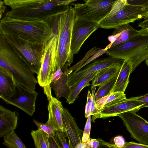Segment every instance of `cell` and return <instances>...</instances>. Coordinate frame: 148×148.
<instances>
[{"instance_id":"cell-1","label":"cell","mask_w":148,"mask_h":148,"mask_svg":"<svg viewBox=\"0 0 148 148\" xmlns=\"http://www.w3.org/2000/svg\"><path fill=\"white\" fill-rule=\"evenodd\" d=\"M0 68L12 75L16 84L35 90L38 81L35 73L23 55L0 34Z\"/></svg>"},{"instance_id":"cell-2","label":"cell","mask_w":148,"mask_h":148,"mask_svg":"<svg viewBox=\"0 0 148 148\" xmlns=\"http://www.w3.org/2000/svg\"><path fill=\"white\" fill-rule=\"evenodd\" d=\"M0 33L42 45L50 36L51 29L46 21L22 19L5 16L0 21Z\"/></svg>"},{"instance_id":"cell-3","label":"cell","mask_w":148,"mask_h":148,"mask_svg":"<svg viewBox=\"0 0 148 148\" xmlns=\"http://www.w3.org/2000/svg\"><path fill=\"white\" fill-rule=\"evenodd\" d=\"M77 16L75 9L68 5L60 14L58 31L57 54V69L64 73L73 62V55L71 49L72 30Z\"/></svg>"},{"instance_id":"cell-4","label":"cell","mask_w":148,"mask_h":148,"mask_svg":"<svg viewBox=\"0 0 148 148\" xmlns=\"http://www.w3.org/2000/svg\"><path fill=\"white\" fill-rule=\"evenodd\" d=\"M78 0H49L11 10L5 16L25 20L43 21L49 24L71 3Z\"/></svg>"},{"instance_id":"cell-5","label":"cell","mask_w":148,"mask_h":148,"mask_svg":"<svg viewBox=\"0 0 148 148\" xmlns=\"http://www.w3.org/2000/svg\"><path fill=\"white\" fill-rule=\"evenodd\" d=\"M148 15V5L125 3L117 0L109 14L99 23L100 27L116 29L144 18Z\"/></svg>"},{"instance_id":"cell-6","label":"cell","mask_w":148,"mask_h":148,"mask_svg":"<svg viewBox=\"0 0 148 148\" xmlns=\"http://www.w3.org/2000/svg\"><path fill=\"white\" fill-rule=\"evenodd\" d=\"M106 54L115 58L129 59L133 64V72L148 57V34L136 35L108 49Z\"/></svg>"},{"instance_id":"cell-7","label":"cell","mask_w":148,"mask_h":148,"mask_svg":"<svg viewBox=\"0 0 148 148\" xmlns=\"http://www.w3.org/2000/svg\"><path fill=\"white\" fill-rule=\"evenodd\" d=\"M59 21L58 18H56L52 23L51 36L45 44L41 66L37 75L38 82L43 87L50 85L52 75L57 69L58 34Z\"/></svg>"},{"instance_id":"cell-8","label":"cell","mask_w":148,"mask_h":148,"mask_svg":"<svg viewBox=\"0 0 148 148\" xmlns=\"http://www.w3.org/2000/svg\"><path fill=\"white\" fill-rule=\"evenodd\" d=\"M0 34L9 44L23 55L34 72L38 75L41 66L45 43L42 45L34 43L17 36Z\"/></svg>"},{"instance_id":"cell-9","label":"cell","mask_w":148,"mask_h":148,"mask_svg":"<svg viewBox=\"0 0 148 148\" xmlns=\"http://www.w3.org/2000/svg\"><path fill=\"white\" fill-rule=\"evenodd\" d=\"M117 0H103L96 3L73 4L78 17L99 23L109 14Z\"/></svg>"},{"instance_id":"cell-10","label":"cell","mask_w":148,"mask_h":148,"mask_svg":"<svg viewBox=\"0 0 148 148\" xmlns=\"http://www.w3.org/2000/svg\"><path fill=\"white\" fill-rule=\"evenodd\" d=\"M136 112L128 111L119 114L131 137L140 143L148 144V122Z\"/></svg>"},{"instance_id":"cell-11","label":"cell","mask_w":148,"mask_h":148,"mask_svg":"<svg viewBox=\"0 0 148 148\" xmlns=\"http://www.w3.org/2000/svg\"><path fill=\"white\" fill-rule=\"evenodd\" d=\"M38 93L16 84L15 89L9 97L2 99L6 104L14 106L30 116L35 112V102Z\"/></svg>"},{"instance_id":"cell-12","label":"cell","mask_w":148,"mask_h":148,"mask_svg":"<svg viewBox=\"0 0 148 148\" xmlns=\"http://www.w3.org/2000/svg\"><path fill=\"white\" fill-rule=\"evenodd\" d=\"M99 27L98 23L77 16L72 30L71 49L72 53L77 54L86 40Z\"/></svg>"},{"instance_id":"cell-13","label":"cell","mask_w":148,"mask_h":148,"mask_svg":"<svg viewBox=\"0 0 148 148\" xmlns=\"http://www.w3.org/2000/svg\"><path fill=\"white\" fill-rule=\"evenodd\" d=\"M142 105L138 101L131 97L123 99L116 102L107 106L95 111L92 115V121L98 118H106L117 116L126 112H136L141 109Z\"/></svg>"},{"instance_id":"cell-14","label":"cell","mask_w":148,"mask_h":148,"mask_svg":"<svg viewBox=\"0 0 148 148\" xmlns=\"http://www.w3.org/2000/svg\"><path fill=\"white\" fill-rule=\"evenodd\" d=\"M124 60L113 58L111 56L95 60L75 73L68 75V83L71 86L79 80L90 73L97 72L109 66L122 64Z\"/></svg>"},{"instance_id":"cell-15","label":"cell","mask_w":148,"mask_h":148,"mask_svg":"<svg viewBox=\"0 0 148 148\" xmlns=\"http://www.w3.org/2000/svg\"><path fill=\"white\" fill-rule=\"evenodd\" d=\"M48 99L49 116L47 121L52 126L56 131L60 130L66 132L62 117L64 108L61 102L57 98L52 96Z\"/></svg>"},{"instance_id":"cell-16","label":"cell","mask_w":148,"mask_h":148,"mask_svg":"<svg viewBox=\"0 0 148 148\" xmlns=\"http://www.w3.org/2000/svg\"><path fill=\"white\" fill-rule=\"evenodd\" d=\"M62 117L66 130L70 148H75L82 142L83 131L78 127L74 118L67 109L64 108Z\"/></svg>"},{"instance_id":"cell-17","label":"cell","mask_w":148,"mask_h":148,"mask_svg":"<svg viewBox=\"0 0 148 148\" xmlns=\"http://www.w3.org/2000/svg\"><path fill=\"white\" fill-rule=\"evenodd\" d=\"M18 117L15 112L0 106V137H2L13 130L17 125Z\"/></svg>"},{"instance_id":"cell-18","label":"cell","mask_w":148,"mask_h":148,"mask_svg":"<svg viewBox=\"0 0 148 148\" xmlns=\"http://www.w3.org/2000/svg\"><path fill=\"white\" fill-rule=\"evenodd\" d=\"M132 72V63L128 59H124L110 93L116 92L124 93L129 82L130 75Z\"/></svg>"},{"instance_id":"cell-19","label":"cell","mask_w":148,"mask_h":148,"mask_svg":"<svg viewBox=\"0 0 148 148\" xmlns=\"http://www.w3.org/2000/svg\"><path fill=\"white\" fill-rule=\"evenodd\" d=\"M122 64L111 66L97 72L95 77L92 80V94L94 96L96 86L117 75Z\"/></svg>"},{"instance_id":"cell-20","label":"cell","mask_w":148,"mask_h":148,"mask_svg":"<svg viewBox=\"0 0 148 148\" xmlns=\"http://www.w3.org/2000/svg\"><path fill=\"white\" fill-rule=\"evenodd\" d=\"M16 84L13 76L0 68V97L2 99L9 97L14 91Z\"/></svg>"},{"instance_id":"cell-21","label":"cell","mask_w":148,"mask_h":148,"mask_svg":"<svg viewBox=\"0 0 148 148\" xmlns=\"http://www.w3.org/2000/svg\"><path fill=\"white\" fill-rule=\"evenodd\" d=\"M120 33L119 36L113 43H110L104 49L107 50L116 45L125 42L134 36L139 34L138 30L133 28L129 24L123 25L115 29L113 33L115 34Z\"/></svg>"},{"instance_id":"cell-22","label":"cell","mask_w":148,"mask_h":148,"mask_svg":"<svg viewBox=\"0 0 148 148\" xmlns=\"http://www.w3.org/2000/svg\"><path fill=\"white\" fill-rule=\"evenodd\" d=\"M97 72L86 75L70 87V93L66 100L68 104L73 103L77 98L82 90L85 87L90 86L89 82L95 77Z\"/></svg>"},{"instance_id":"cell-23","label":"cell","mask_w":148,"mask_h":148,"mask_svg":"<svg viewBox=\"0 0 148 148\" xmlns=\"http://www.w3.org/2000/svg\"><path fill=\"white\" fill-rule=\"evenodd\" d=\"M68 75L64 72L58 79L51 82L50 84L51 88L54 90L57 98L59 100L62 97L67 100L69 96L70 88L68 83Z\"/></svg>"},{"instance_id":"cell-24","label":"cell","mask_w":148,"mask_h":148,"mask_svg":"<svg viewBox=\"0 0 148 148\" xmlns=\"http://www.w3.org/2000/svg\"><path fill=\"white\" fill-rule=\"evenodd\" d=\"M125 98V94L123 92H116L110 93L95 102L97 109L96 111Z\"/></svg>"},{"instance_id":"cell-25","label":"cell","mask_w":148,"mask_h":148,"mask_svg":"<svg viewBox=\"0 0 148 148\" xmlns=\"http://www.w3.org/2000/svg\"><path fill=\"white\" fill-rule=\"evenodd\" d=\"M118 75L98 86V88L93 96L95 102L110 93V91L115 83Z\"/></svg>"},{"instance_id":"cell-26","label":"cell","mask_w":148,"mask_h":148,"mask_svg":"<svg viewBox=\"0 0 148 148\" xmlns=\"http://www.w3.org/2000/svg\"><path fill=\"white\" fill-rule=\"evenodd\" d=\"M35 147L37 148H49L48 135L41 130H32L31 132Z\"/></svg>"},{"instance_id":"cell-27","label":"cell","mask_w":148,"mask_h":148,"mask_svg":"<svg viewBox=\"0 0 148 148\" xmlns=\"http://www.w3.org/2000/svg\"><path fill=\"white\" fill-rule=\"evenodd\" d=\"M3 144L9 148H26L21 140L13 130L4 137Z\"/></svg>"},{"instance_id":"cell-28","label":"cell","mask_w":148,"mask_h":148,"mask_svg":"<svg viewBox=\"0 0 148 148\" xmlns=\"http://www.w3.org/2000/svg\"><path fill=\"white\" fill-rule=\"evenodd\" d=\"M49 0H4V3L14 9Z\"/></svg>"},{"instance_id":"cell-29","label":"cell","mask_w":148,"mask_h":148,"mask_svg":"<svg viewBox=\"0 0 148 148\" xmlns=\"http://www.w3.org/2000/svg\"><path fill=\"white\" fill-rule=\"evenodd\" d=\"M97 110L93 96L90 90H88L86 103L85 106V116L87 118L92 115Z\"/></svg>"},{"instance_id":"cell-30","label":"cell","mask_w":148,"mask_h":148,"mask_svg":"<svg viewBox=\"0 0 148 148\" xmlns=\"http://www.w3.org/2000/svg\"><path fill=\"white\" fill-rule=\"evenodd\" d=\"M33 122L37 126L38 129L42 130L51 137H53L55 135L56 131L47 121L45 123H43L34 119Z\"/></svg>"},{"instance_id":"cell-31","label":"cell","mask_w":148,"mask_h":148,"mask_svg":"<svg viewBox=\"0 0 148 148\" xmlns=\"http://www.w3.org/2000/svg\"><path fill=\"white\" fill-rule=\"evenodd\" d=\"M55 135L61 148H70L66 132L56 130Z\"/></svg>"},{"instance_id":"cell-32","label":"cell","mask_w":148,"mask_h":148,"mask_svg":"<svg viewBox=\"0 0 148 148\" xmlns=\"http://www.w3.org/2000/svg\"><path fill=\"white\" fill-rule=\"evenodd\" d=\"M91 115L88 117L85 126L83 136L82 142L87 143L90 138V135L91 129Z\"/></svg>"},{"instance_id":"cell-33","label":"cell","mask_w":148,"mask_h":148,"mask_svg":"<svg viewBox=\"0 0 148 148\" xmlns=\"http://www.w3.org/2000/svg\"><path fill=\"white\" fill-rule=\"evenodd\" d=\"M143 19V21L139 23L138 24V26L141 27V29L138 30L139 34H148V15Z\"/></svg>"},{"instance_id":"cell-34","label":"cell","mask_w":148,"mask_h":148,"mask_svg":"<svg viewBox=\"0 0 148 148\" xmlns=\"http://www.w3.org/2000/svg\"><path fill=\"white\" fill-rule=\"evenodd\" d=\"M148 148V145L134 142H125L122 148Z\"/></svg>"},{"instance_id":"cell-35","label":"cell","mask_w":148,"mask_h":148,"mask_svg":"<svg viewBox=\"0 0 148 148\" xmlns=\"http://www.w3.org/2000/svg\"><path fill=\"white\" fill-rule=\"evenodd\" d=\"M132 99L138 101L142 105L141 108L148 107V93L144 95L135 97H131Z\"/></svg>"},{"instance_id":"cell-36","label":"cell","mask_w":148,"mask_h":148,"mask_svg":"<svg viewBox=\"0 0 148 148\" xmlns=\"http://www.w3.org/2000/svg\"><path fill=\"white\" fill-rule=\"evenodd\" d=\"M48 140L49 148H61L55 134L53 137L48 135Z\"/></svg>"},{"instance_id":"cell-37","label":"cell","mask_w":148,"mask_h":148,"mask_svg":"<svg viewBox=\"0 0 148 148\" xmlns=\"http://www.w3.org/2000/svg\"><path fill=\"white\" fill-rule=\"evenodd\" d=\"M113 140L114 144L117 148H122L125 142L124 139L121 136H118L115 137Z\"/></svg>"},{"instance_id":"cell-38","label":"cell","mask_w":148,"mask_h":148,"mask_svg":"<svg viewBox=\"0 0 148 148\" xmlns=\"http://www.w3.org/2000/svg\"><path fill=\"white\" fill-rule=\"evenodd\" d=\"M64 72L59 68L52 75L51 78V82H54L62 76Z\"/></svg>"},{"instance_id":"cell-39","label":"cell","mask_w":148,"mask_h":148,"mask_svg":"<svg viewBox=\"0 0 148 148\" xmlns=\"http://www.w3.org/2000/svg\"><path fill=\"white\" fill-rule=\"evenodd\" d=\"M99 142L98 140L90 138L87 143L88 148H97L99 145Z\"/></svg>"},{"instance_id":"cell-40","label":"cell","mask_w":148,"mask_h":148,"mask_svg":"<svg viewBox=\"0 0 148 148\" xmlns=\"http://www.w3.org/2000/svg\"><path fill=\"white\" fill-rule=\"evenodd\" d=\"M97 140L101 144L106 147L109 148H117L116 147L114 144L107 143L101 139H99Z\"/></svg>"},{"instance_id":"cell-41","label":"cell","mask_w":148,"mask_h":148,"mask_svg":"<svg viewBox=\"0 0 148 148\" xmlns=\"http://www.w3.org/2000/svg\"><path fill=\"white\" fill-rule=\"evenodd\" d=\"M120 34V33H119L115 34H112L111 35L109 36L108 37V39L111 42L110 43H113L116 39L119 36Z\"/></svg>"},{"instance_id":"cell-42","label":"cell","mask_w":148,"mask_h":148,"mask_svg":"<svg viewBox=\"0 0 148 148\" xmlns=\"http://www.w3.org/2000/svg\"><path fill=\"white\" fill-rule=\"evenodd\" d=\"M4 1H2L1 0H0V18L1 19L2 14L4 12L6 6L4 4Z\"/></svg>"},{"instance_id":"cell-43","label":"cell","mask_w":148,"mask_h":148,"mask_svg":"<svg viewBox=\"0 0 148 148\" xmlns=\"http://www.w3.org/2000/svg\"><path fill=\"white\" fill-rule=\"evenodd\" d=\"M75 148H88L87 143L81 142L77 144Z\"/></svg>"},{"instance_id":"cell-44","label":"cell","mask_w":148,"mask_h":148,"mask_svg":"<svg viewBox=\"0 0 148 148\" xmlns=\"http://www.w3.org/2000/svg\"><path fill=\"white\" fill-rule=\"evenodd\" d=\"M103 0H84L86 3H92L100 2Z\"/></svg>"},{"instance_id":"cell-45","label":"cell","mask_w":148,"mask_h":148,"mask_svg":"<svg viewBox=\"0 0 148 148\" xmlns=\"http://www.w3.org/2000/svg\"><path fill=\"white\" fill-rule=\"evenodd\" d=\"M145 63L148 67V57L145 60Z\"/></svg>"},{"instance_id":"cell-46","label":"cell","mask_w":148,"mask_h":148,"mask_svg":"<svg viewBox=\"0 0 148 148\" xmlns=\"http://www.w3.org/2000/svg\"><path fill=\"white\" fill-rule=\"evenodd\" d=\"M121 1L125 3H128L127 1V0H121Z\"/></svg>"}]
</instances>
